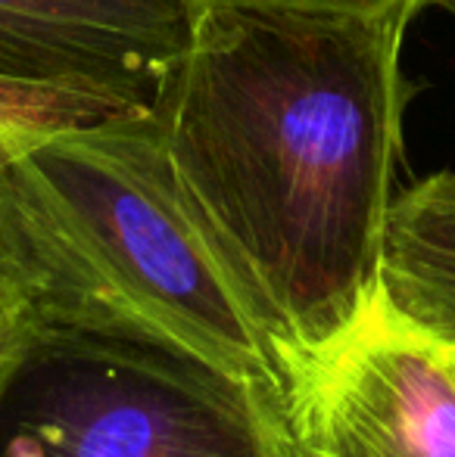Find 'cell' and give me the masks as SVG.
I'll return each instance as SVG.
<instances>
[{
	"mask_svg": "<svg viewBox=\"0 0 455 457\" xmlns=\"http://www.w3.org/2000/svg\"><path fill=\"white\" fill-rule=\"evenodd\" d=\"M383 10L215 4L153 103L175 181L287 358L377 293L402 146V37Z\"/></svg>",
	"mask_w": 455,
	"mask_h": 457,
	"instance_id": "1",
	"label": "cell"
},
{
	"mask_svg": "<svg viewBox=\"0 0 455 457\" xmlns=\"http://www.w3.org/2000/svg\"><path fill=\"white\" fill-rule=\"evenodd\" d=\"M0 205L29 265V314L284 395L278 327L188 205L153 109L0 146Z\"/></svg>",
	"mask_w": 455,
	"mask_h": 457,
	"instance_id": "2",
	"label": "cell"
},
{
	"mask_svg": "<svg viewBox=\"0 0 455 457\" xmlns=\"http://www.w3.org/2000/svg\"><path fill=\"white\" fill-rule=\"evenodd\" d=\"M0 457H293L284 395L22 308L0 352Z\"/></svg>",
	"mask_w": 455,
	"mask_h": 457,
	"instance_id": "3",
	"label": "cell"
},
{
	"mask_svg": "<svg viewBox=\"0 0 455 457\" xmlns=\"http://www.w3.org/2000/svg\"><path fill=\"white\" fill-rule=\"evenodd\" d=\"M293 457H455V370L446 345L381 289L324 343L287 358Z\"/></svg>",
	"mask_w": 455,
	"mask_h": 457,
	"instance_id": "4",
	"label": "cell"
},
{
	"mask_svg": "<svg viewBox=\"0 0 455 457\" xmlns=\"http://www.w3.org/2000/svg\"><path fill=\"white\" fill-rule=\"evenodd\" d=\"M197 0H0V85L153 109L194 41Z\"/></svg>",
	"mask_w": 455,
	"mask_h": 457,
	"instance_id": "5",
	"label": "cell"
},
{
	"mask_svg": "<svg viewBox=\"0 0 455 457\" xmlns=\"http://www.w3.org/2000/svg\"><path fill=\"white\" fill-rule=\"evenodd\" d=\"M377 289L400 318L455 345V171H434L393 196Z\"/></svg>",
	"mask_w": 455,
	"mask_h": 457,
	"instance_id": "6",
	"label": "cell"
},
{
	"mask_svg": "<svg viewBox=\"0 0 455 457\" xmlns=\"http://www.w3.org/2000/svg\"><path fill=\"white\" fill-rule=\"evenodd\" d=\"M122 109L104 100L41 87L0 85V146L25 137V134L50 131V128L85 125L94 119H106Z\"/></svg>",
	"mask_w": 455,
	"mask_h": 457,
	"instance_id": "7",
	"label": "cell"
},
{
	"mask_svg": "<svg viewBox=\"0 0 455 457\" xmlns=\"http://www.w3.org/2000/svg\"><path fill=\"white\" fill-rule=\"evenodd\" d=\"M29 265L22 259V249L16 243L10 221L4 215V205H0V299L13 302V305H22L29 302Z\"/></svg>",
	"mask_w": 455,
	"mask_h": 457,
	"instance_id": "8",
	"label": "cell"
},
{
	"mask_svg": "<svg viewBox=\"0 0 455 457\" xmlns=\"http://www.w3.org/2000/svg\"><path fill=\"white\" fill-rule=\"evenodd\" d=\"M200 6L215 4H265V6H324V10H383L402 0H197ZM415 4V0H412Z\"/></svg>",
	"mask_w": 455,
	"mask_h": 457,
	"instance_id": "9",
	"label": "cell"
},
{
	"mask_svg": "<svg viewBox=\"0 0 455 457\" xmlns=\"http://www.w3.org/2000/svg\"><path fill=\"white\" fill-rule=\"evenodd\" d=\"M19 318H22V305H13V302L0 299V352L10 345L13 333L19 327Z\"/></svg>",
	"mask_w": 455,
	"mask_h": 457,
	"instance_id": "10",
	"label": "cell"
},
{
	"mask_svg": "<svg viewBox=\"0 0 455 457\" xmlns=\"http://www.w3.org/2000/svg\"><path fill=\"white\" fill-rule=\"evenodd\" d=\"M425 6H431V10H443L446 16L455 19V0H415V10H425Z\"/></svg>",
	"mask_w": 455,
	"mask_h": 457,
	"instance_id": "11",
	"label": "cell"
},
{
	"mask_svg": "<svg viewBox=\"0 0 455 457\" xmlns=\"http://www.w3.org/2000/svg\"><path fill=\"white\" fill-rule=\"evenodd\" d=\"M446 355H450V364H452V370H455V345H446Z\"/></svg>",
	"mask_w": 455,
	"mask_h": 457,
	"instance_id": "12",
	"label": "cell"
}]
</instances>
